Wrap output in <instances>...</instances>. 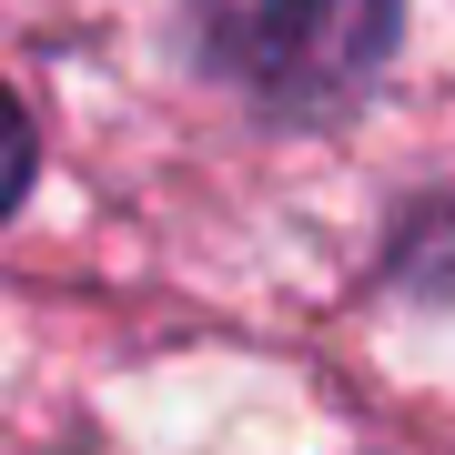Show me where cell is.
Masks as SVG:
<instances>
[{"label": "cell", "mask_w": 455, "mask_h": 455, "mask_svg": "<svg viewBox=\"0 0 455 455\" xmlns=\"http://www.w3.org/2000/svg\"><path fill=\"white\" fill-rule=\"evenodd\" d=\"M405 0H193V31L233 92L263 112H334L395 51Z\"/></svg>", "instance_id": "obj_1"}, {"label": "cell", "mask_w": 455, "mask_h": 455, "mask_svg": "<svg viewBox=\"0 0 455 455\" xmlns=\"http://www.w3.org/2000/svg\"><path fill=\"white\" fill-rule=\"evenodd\" d=\"M20 193H31V112H20L11 82H0V212H11Z\"/></svg>", "instance_id": "obj_2"}]
</instances>
